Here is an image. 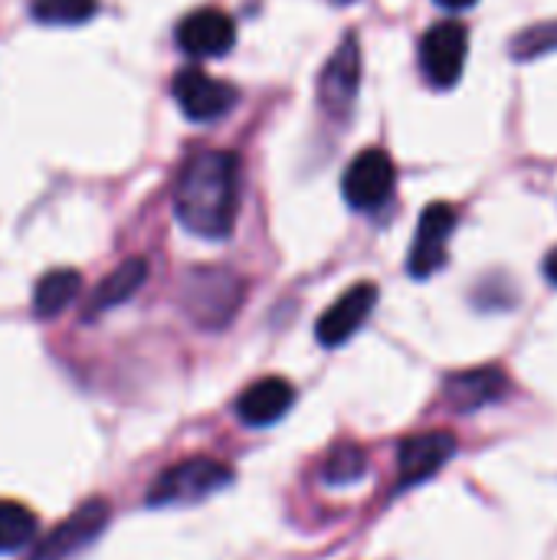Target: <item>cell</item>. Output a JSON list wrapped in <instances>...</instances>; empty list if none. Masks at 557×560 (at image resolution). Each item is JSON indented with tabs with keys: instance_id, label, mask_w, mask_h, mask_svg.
<instances>
[{
	"instance_id": "obj_17",
	"label": "cell",
	"mask_w": 557,
	"mask_h": 560,
	"mask_svg": "<svg viewBox=\"0 0 557 560\" xmlns=\"http://www.w3.org/2000/svg\"><path fill=\"white\" fill-rule=\"evenodd\" d=\"M36 515L10 499H0V555H13L36 538Z\"/></svg>"
},
{
	"instance_id": "obj_15",
	"label": "cell",
	"mask_w": 557,
	"mask_h": 560,
	"mask_svg": "<svg viewBox=\"0 0 557 560\" xmlns=\"http://www.w3.org/2000/svg\"><path fill=\"white\" fill-rule=\"evenodd\" d=\"M144 282H148V262L144 259H125L118 269H112L98 282V289L92 292V299L85 305V318H98L102 312L125 305Z\"/></svg>"
},
{
	"instance_id": "obj_16",
	"label": "cell",
	"mask_w": 557,
	"mask_h": 560,
	"mask_svg": "<svg viewBox=\"0 0 557 560\" xmlns=\"http://www.w3.org/2000/svg\"><path fill=\"white\" fill-rule=\"evenodd\" d=\"M79 289H82V276L76 269H53V272H46L36 282L33 312L39 318H53V315H59L62 308L72 305V299L79 295Z\"/></svg>"
},
{
	"instance_id": "obj_4",
	"label": "cell",
	"mask_w": 557,
	"mask_h": 560,
	"mask_svg": "<svg viewBox=\"0 0 557 560\" xmlns=\"http://www.w3.org/2000/svg\"><path fill=\"white\" fill-rule=\"evenodd\" d=\"M466 52H469V33L463 23L443 20L427 30L420 43V69L430 85L450 89L466 69Z\"/></svg>"
},
{
	"instance_id": "obj_10",
	"label": "cell",
	"mask_w": 557,
	"mask_h": 560,
	"mask_svg": "<svg viewBox=\"0 0 557 560\" xmlns=\"http://www.w3.org/2000/svg\"><path fill=\"white\" fill-rule=\"evenodd\" d=\"M233 43H236V23L220 7H200L177 23V46L187 56L213 59L230 52Z\"/></svg>"
},
{
	"instance_id": "obj_5",
	"label": "cell",
	"mask_w": 557,
	"mask_h": 560,
	"mask_svg": "<svg viewBox=\"0 0 557 560\" xmlns=\"http://www.w3.org/2000/svg\"><path fill=\"white\" fill-rule=\"evenodd\" d=\"M394 184H397V167H394L391 154L381 148H371V151H361L348 164L341 190L355 210H378L391 200Z\"/></svg>"
},
{
	"instance_id": "obj_6",
	"label": "cell",
	"mask_w": 557,
	"mask_h": 560,
	"mask_svg": "<svg viewBox=\"0 0 557 560\" xmlns=\"http://www.w3.org/2000/svg\"><path fill=\"white\" fill-rule=\"evenodd\" d=\"M358 85H361V46L358 36H345L318 75V105L328 115L341 118L351 112Z\"/></svg>"
},
{
	"instance_id": "obj_21",
	"label": "cell",
	"mask_w": 557,
	"mask_h": 560,
	"mask_svg": "<svg viewBox=\"0 0 557 560\" xmlns=\"http://www.w3.org/2000/svg\"><path fill=\"white\" fill-rule=\"evenodd\" d=\"M545 276H548L552 285H557V249H552L548 259H545Z\"/></svg>"
},
{
	"instance_id": "obj_20",
	"label": "cell",
	"mask_w": 557,
	"mask_h": 560,
	"mask_svg": "<svg viewBox=\"0 0 557 560\" xmlns=\"http://www.w3.org/2000/svg\"><path fill=\"white\" fill-rule=\"evenodd\" d=\"M557 46V23H548V26H538V30H529L512 49H519V56H538L545 49Z\"/></svg>"
},
{
	"instance_id": "obj_12",
	"label": "cell",
	"mask_w": 557,
	"mask_h": 560,
	"mask_svg": "<svg viewBox=\"0 0 557 560\" xmlns=\"http://www.w3.org/2000/svg\"><path fill=\"white\" fill-rule=\"evenodd\" d=\"M105 522H108V505L102 502V499H92V502H85V505H79L39 548H36V555L33 560H62L69 558V555H76V551H82L102 528H105Z\"/></svg>"
},
{
	"instance_id": "obj_1",
	"label": "cell",
	"mask_w": 557,
	"mask_h": 560,
	"mask_svg": "<svg viewBox=\"0 0 557 560\" xmlns=\"http://www.w3.org/2000/svg\"><path fill=\"white\" fill-rule=\"evenodd\" d=\"M240 158L233 151H204L177 177V223L200 240H227L240 217Z\"/></svg>"
},
{
	"instance_id": "obj_8",
	"label": "cell",
	"mask_w": 557,
	"mask_h": 560,
	"mask_svg": "<svg viewBox=\"0 0 557 560\" xmlns=\"http://www.w3.org/2000/svg\"><path fill=\"white\" fill-rule=\"evenodd\" d=\"M456 456V436L433 430V433H417L401 443L397 453V489H414L427 479H433L450 459Z\"/></svg>"
},
{
	"instance_id": "obj_19",
	"label": "cell",
	"mask_w": 557,
	"mask_h": 560,
	"mask_svg": "<svg viewBox=\"0 0 557 560\" xmlns=\"http://www.w3.org/2000/svg\"><path fill=\"white\" fill-rule=\"evenodd\" d=\"M364 472H368V456H364V450L355 446V443L338 446V450L328 456L325 469H322V476H325L328 486H351V482H358Z\"/></svg>"
},
{
	"instance_id": "obj_3",
	"label": "cell",
	"mask_w": 557,
	"mask_h": 560,
	"mask_svg": "<svg viewBox=\"0 0 557 560\" xmlns=\"http://www.w3.org/2000/svg\"><path fill=\"white\" fill-rule=\"evenodd\" d=\"M233 482V469L220 459L210 456H194L184 463H174L164 469L151 489H148V505L151 509H174V505H197L210 499L213 492L227 489Z\"/></svg>"
},
{
	"instance_id": "obj_7",
	"label": "cell",
	"mask_w": 557,
	"mask_h": 560,
	"mask_svg": "<svg viewBox=\"0 0 557 560\" xmlns=\"http://www.w3.org/2000/svg\"><path fill=\"white\" fill-rule=\"evenodd\" d=\"M174 102L190 121H213L227 115L236 102V89L223 79H213L200 69H181L174 75Z\"/></svg>"
},
{
	"instance_id": "obj_14",
	"label": "cell",
	"mask_w": 557,
	"mask_h": 560,
	"mask_svg": "<svg viewBox=\"0 0 557 560\" xmlns=\"http://www.w3.org/2000/svg\"><path fill=\"white\" fill-rule=\"evenodd\" d=\"M506 394H509V377L499 368L463 371L446 381V400L460 413H473L489 404H499Z\"/></svg>"
},
{
	"instance_id": "obj_18",
	"label": "cell",
	"mask_w": 557,
	"mask_h": 560,
	"mask_svg": "<svg viewBox=\"0 0 557 560\" xmlns=\"http://www.w3.org/2000/svg\"><path fill=\"white\" fill-rule=\"evenodd\" d=\"M98 13V0H36L33 20L49 26H79Z\"/></svg>"
},
{
	"instance_id": "obj_11",
	"label": "cell",
	"mask_w": 557,
	"mask_h": 560,
	"mask_svg": "<svg viewBox=\"0 0 557 560\" xmlns=\"http://www.w3.org/2000/svg\"><path fill=\"white\" fill-rule=\"evenodd\" d=\"M374 305H378V285H374V282H358V285H351V289H348V292L318 318V325H315L318 341H322L325 348H338V345L351 341V338L361 331V325L371 318Z\"/></svg>"
},
{
	"instance_id": "obj_2",
	"label": "cell",
	"mask_w": 557,
	"mask_h": 560,
	"mask_svg": "<svg viewBox=\"0 0 557 560\" xmlns=\"http://www.w3.org/2000/svg\"><path fill=\"white\" fill-rule=\"evenodd\" d=\"M246 282L230 269H194L181 285V305L187 318L207 331L227 328L243 308Z\"/></svg>"
},
{
	"instance_id": "obj_13",
	"label": "cell",
	"mask_w": 557,
	"mask_h": 560,
	"mask_svg": "<svg viewBox=\"0 0 557 560\" xmlns=\"http://www.w3.org/2000/svg\"><path fill=\"white\" fill-rule=\"evenodd\" d=\"M295 404V387L282 377H263L256 384H250L240 400H236V413L246 427H272L279 423L289 407Z\"/></svg>"
},
{
	"instance_id": "obj_22",
	"label": "cell",
	"mask_w": 557,
	"mask_h": 560,
	"mask_svg": "<svg viewBox=\"0 0 557 560\" xmlns=\"http://www.w3.org/2000/svg\"><path fill=\"white\" fill-rule=\"evenodd\" d=\"M437 3H443V7H450V10H463V7H473L476 0H437Z\"/></svg>"
},
{
	"instance_id": "obj_9",
	"label": "cell",
	"mask_w": 557,
	"mask_h": 560,
	"mask_svg": "<svg viewBox=\"0 0 557 560\" xmlns=\"http://www.w3.org/2000/svg\"><path fill=\"white\" fill-rule=\"evenodd\" d=\"M456 230V210L450 203H430L420 217L417 240L407 259V269L414 279H430L446 266V246Z\"/></svg>"
}]
</instances>
